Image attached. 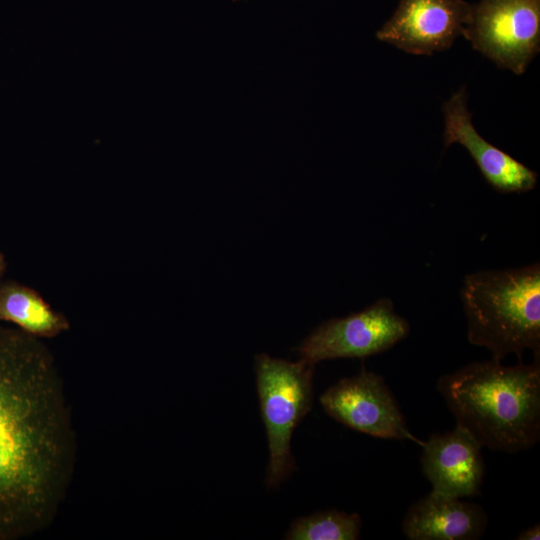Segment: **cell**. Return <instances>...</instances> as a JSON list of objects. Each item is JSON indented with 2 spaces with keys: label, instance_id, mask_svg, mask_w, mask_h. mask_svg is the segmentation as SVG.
Wrapping results in <instances>:
<instances>
[{
  "label": "cell",
  "instance_id": "obj_1",
  "mask_svg": "<svg viewBox=\"0 0 540 540\" xmlns=\"http://www.w3.org/2000/svg\"><path fill=\"white\" fill-rule=\"evenodd\" d=\"M64 383L41 339L0 327V540L54 521L76 465Z\"/></svg>",
  "mask_w": 540,
  "mask_h": 540
},
{
  "label": "cell",
  "instance_id": "obj_2",
  "mask_svg": "<svg viewBox=\"0 0 540 540\" xmlns=\"http://www.w3.org/2000/svg\"><path fill=\"white\" fill-rule=\"evenodd\" d=\"M437 389L457 425L482 447L516 453L540 439V366L491 359L441 376Z\"/></svg>",
  "mask_w": 540,
  "mask_h": 540
},
{
  "label": "cell",
  "instance_id": "obj_3",
  "mask_svg": "<svg viewBox=\"0 0 540 540\" xmlns=\"http://www.w3.org/2000/svg\"><path fill=\"white\" fill-rule=\"evenodd\" d=\"M460 296L471 344L487 348L497 361L512 353L521 360L527 349L539 360V263L468 274Z\"/></svg>",
  "mask_w": 540,
  "mask_h": 540
},
{
  "label": "cell",
  "instance_id": "obj_4",
  "mask_svg": "<svg viewBox=\"0 0 540 540\" xmlns=\"http://www.w3.org/2000/svg\"><path fill=\"white\" fill-rule=\"evenodd\" d=\"M314 366L303 359L289 362L264 353L255 356L257 392L269 447L268 487L279 486L295 469L290 442L312 406Z\"/></svg>",
  "mask_w": 540,
  "mask_h": 540
},
{
  "label": "cell",
  "instance_id": "obj_5",
  "mask_svg": "<svg viewBox=\"0 0 540 540\" xmlns=\"http://www.w3.org/2000/svg\"><path fill=\"white\" fill-rule=\"evenodd\" d=\"M462 36L498 67L522 75L540 50V0H480Z\"/></svg>",
  "mask_w": 540,
  "mask_h": 540
},
{
  "label": "cell",
  "instance_id": "obj_6",
  "mask_svg": "<svg viewBox=\"0 0 540 540\" xmlns=\"http://www.w3.org/2000/svg\"><path fill=\"white\" fill-rule=\"evenodd\" d=\"M409 323L381 298L360 312L319 325L298 347L301 359L316 364L337 358H365L384 352L403 340Z\"/></svg>",
  "mask_w": 540,
  "mask_h": 540
},
{
  "label": "cell",
  "instance_id": "obj_7",
  "mask_svg": "<svg viewBox=\"0 0 540 540\" xmlns=\"http://www.w3.org/2000/svg\"><path fill=\"white\" fill-rule=\"evenodd\" d=\"M325 412L358 432L383 439L423 441L408 429L400 407L384 379L362 370L328 388L320 397Z\"/></svg>",
  "mask_w": 540,
  "mask_h": 540
},
{
  "label": "cell",
  "instance_id": "obj_8",
  "mask_svg": "<svg viewBox=\"0 0 540 540\" xmlns=\"http://www.w3.org/2000/svg\"><path fill=\"white\" fill-rule=\"evenodd\" d=\"M472 7L464 0H400L376 37L410 54L432 55L462 36Z\"/></svg>",
  "mask_w": 540,
  "mask_h": 540
},
{
  "label": "cell",
  "instance_id": "obj_9",
  "mask_svg": "<svg viewBox=\"0 0 540 540\" xmlns=\"http://www.w3.org/2000/svg\"><path fill=\"white\" fill-rule=\"evenodd\" d=\"M444 147L462 145L474 159L483 177L496 191L523 193L537 184V173L485 140L472 123L467 93L462 87L443 106Z\"/></svg>",
  "mask_w": 540,
  "mask_h": 540
},
{
  "label": "cell",
  "instance_id": "obj_10",
  "mask_svg": "<svg viewBox=\"0 0 540 540\" xmlns=\"http://www.w3.org/2000/svg\"><path fill=\"white\" fill-rule=\"evenodd\" d=\"M421 466L432 490L464 498L481 493L484 476L482 446L464 428L433 434L422 443Z\"/></svg>",
  "mask_w": 540,
  "mask_h": 540
},
{
  "label": "cell",
  "instance_id": "obj_11",
  "mask_svg": "<svg viewBox=\"0 0 540 540\" xmlns=\"http://www.w3.org/2000/svg\"><path fill=\"white\" fill-rule=\"evenodd\" d=\"M486 525L481 506L432 490L408 509L402 530L410 540H474Z\"/></svg>",
  "mask_w": 540,
  "mask_h": 540
},
{
  "label": "cell",
  "instance_id": "obj_12",
  "mask_svg": "<svg viewBox=\"0 0 540 540\" xmlns=\"http://www.w3.org/2000/svg\"><path fill=\"white\" fill-rule=\"evenodd\" d=\"M0 321L39 339L54 338L70 328L67 317L38 291L12 281L0 285Z\"/></svg>",
  "mask_w": 540,
  "mask_h": 540
},
{
  "label": "cell",
  "instance_id": "obj_13",
  "mask_svg": "<svg viewBox=\"0 0 540 540\" xmlns=\"http://www.w3.org/2000/svg\"><path fill=\"white\" fill-rule=\"evenodd\" d=\"M357 513L337 510L316 512L296 519L285 535L287 540H355L360 536Z\"/></svg>",
  "mask_w": 540,
  "mask_h": 540
},
{
  "label": "cell",
  "instance_id": "obj_14",
  "mask_svg": "<svg viewBox=\"0 0 540 540\" xmlns=\"http://www.w3.org/2000/svg\"><path fill=\"white\" fill-rule=\"evenodd\" d=\"M540 538V526L539 524L524 529L517 536L520 540H538Z\"/></svg>",
  "mask_w": 540,
  "mask_h": 540
},
{
  "label": "cell",
  "instance_id": "obj_15",
  "mask_svg": "<svg viewBox=\"0 0 540 540\" xmlns=\"http://www.w3.org/2000/svg\"><path fill=\"white\" fill-rule=\"evenodd\" d=\"M5 266H6V263H5L4 256L2 255V253H0V278L5 271Z\"/></svg>",
  "mask_w": 540,
  "mask_h": 540
}]
</instances>
